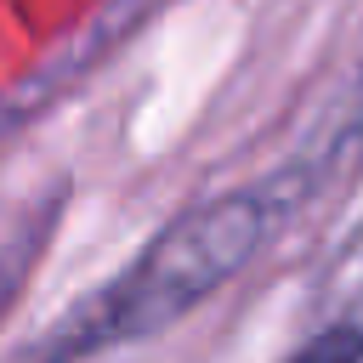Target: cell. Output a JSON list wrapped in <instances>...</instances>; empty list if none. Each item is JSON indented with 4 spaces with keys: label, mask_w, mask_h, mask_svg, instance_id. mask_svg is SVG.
Segmentation results:
<instances>
[{
    "label": "cell",
    "mask_w": 363,
    "mask_h": 363,
    "mask_svg": "<svg viewBox=\"0 0 363 363\" xmlns=\"http://www.w3.org/2000/svg\"><path fill=\"white\" fill-rule=\"evenodd\" d=\"M272 227V210L250 193L238 199H216V204H199L187 216H176L74 323L68 335L57 340L51 363L62 357H79V352H96V346H119V340H142L164 323H176L193 301H204L216 284H227L250 255L255 244L267 238Z\"/></svg>",
    "instance_id": "cell-1"
},
{
    "label": "cell",
    "mask_w": 363,
    "mask_h": 363,
    "mask_svg": "<svg viewBox=\"0 0 363 363\" xmlns=\"http://www.w3.org/2000/svg\"><path fill=\"white\" fill-rule=\"evenodd\" d=\"M284 363H363V329L357 323H335V329H323V335H312L295 357H284Z\"/></svg>",
    "instance_id": "cell-2"
}]
</instances>
